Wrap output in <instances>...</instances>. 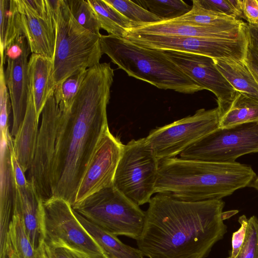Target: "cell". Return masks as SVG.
<instances>
[{
  "label": "cell",
  "instance_id": "38",
  "mask_svg": "<svg viewBox=\"0 0 258 258\" xmlns=\"http://www.w3.org/2000/svg\"><path fill=\"white\" fill-rule=\"evenodd\" d=\"M243 13L248 25L258 27V0H243Z\"/></svg>",
  "mask_w": 258,
  "mask_h": 258
},
{
  "label": "cell",
  "instance_id": "7",
  "mask_svg": "<svg viewBox=\"0 0 258 258\" xmlns=\"http://www.w3.org/2000/svg\"><path fill=\"white\" fill-rule=\"evenodd\" d=\"M160 161L146 138L124 145L113 185L138 206L149 203L155 193Z\"/></svg>",
  "mask_w": 258,
  "mask_h": 258
},
{
  "label": "cell",
  "instance_id": "40",
  "mask_svg": "<svg viewBox=\"0 0 258 258\" xmlns=\"http://www.w3.org/2000/svg\"><path fill=\"white\" fill-rule=\"evenodd\" d=\"M244 62L258 83V54L248 46Z\"/></svg>",
  "mask_w": 258,
  "mask_h": 258
},
{
  "label": "cell",
  "instance_id": "31",
  "mask_svg": "<svg viewBox=\"0 0 258 258\" xmlns=\"http://www.w3.org/2000/svg\"><path fill=\"white\" fill-rule=\"evenodd\" d=\"M130 21L142 24L157 23L163 21L152 13L135 2L128 0H105Z\"/></svg>",
  "mask_w": 258,
  "mask_h": 258
},
{
  "label": "cell",
  "instance_id": "33",
  "mask_svg": "<svg viewBox=\"0 0 258 258\" xmlns=\"http://www.w3.org/2000/svg\"><path fill=\"white\" fill-rule=\"evenodd\" d=\"M203 8L224 14L236 19H245L243 13V0H196Z\"/></svg>",
  "mask_w": 258,
  "mask_h": 258
},
{
  "label": "cell",
  "instance_id": "27",
  "mask_svg": "<svg viewBox=\"0 0 258 258\" xmlns=\"http://www.w3.org/2000/svg\"><path fill=\"white\" fill-rule=\"evenodd\" d=\"M93 10L101 28L109 35L124 38L133 22L126 18L105 0H87Z\"/></svg>",
  "mask_w": 258,
  "mask_h": 258
},
{
  "label": "cell",
  "instance_id": "24",
  "mask_svg": "<svg viewBox=\"0 0 258 258\" xmlns=\"http://www.w3.org/2000/svg\"><path fill=\"white\" fill-rule=\"evenodd\" d=\"M213 59L218 69L236 91L258 99V83L244 60Z\"/></svg>",
  "mask_w": 258,
  "mask_h": 258
},
{
  "label": "cell",
  "instance_id": "18",
  "mask_svg": "<svg viewBox=\"0 0 258 258\" xmlns=\"http://www.w3.org/2000/svg\"><path fill=\"white\" fill-rule=\"evenodd\" d=\"M16 1L23 34L31 52L52 59L55 44L54 20H47L38 16L24 0Z\"/></svg>",
  "mask_w": 258,
  "mask_h": 258
},
{
  "label": "cell",
  "instance_id": "17",
  "mask_svg": "<svg viewBox=\"0 0 258 258\" xmlns=\"http://www.w3.org/2000/svg\"><path fill=\"white\" fill-rule=\"evenodd\" d=\"M16 186L13 214L19 216L30 242L37 250L44 239L43 201L29 180L25 185Z\"/></svg>",
  "mask_w": 258,
  "mask_h": 258
},
{
  "label": "cell",
  "instance_id": "45",
  "mask_svg": "<svg viewBox=\"0 0 258 258\" xmlns=\"http://www.w3.org/2000/svg\"><path fill=\"white\" fill-rule=\"evenodd\" d=\"M38 258H47L41 244L38 248Z\"/></svg>",
  "mask_w": 258,
  "mask_h": 258
},
{
  "label": "cell",
  "instance_id": "10",
  "mask_svg": "<svg viewBox=\"0 0 258 258\" xmlns=\"http://www.w3.org/2000/svg\"><path fill=\"white\" fill-rule=\"evenodd\" d=\"M258 152V123L219 128L188 147L180 158L211 162L232 163Z\"/></svg>",
  "mask_w": 258,
  "mask_h": 258
},
{
  "label": "cell",
  "instance_id": "39",
  "mask_svg": "<svg viewBox=\"0 0 258 258\" xmlns=\"http://www.w3.org/2000/svg\"><path fill=\"white\" fill-rule=\"evenodd\" d=\"M12 168L16 185L23 186L26 185L28 180L25 175L20 164L13 153L12 157Z\"/></svg>",
  "mask_w": 258,
  "mask_h": 258
},
{
  "label": "cell",
  "instance_id": "11",
  "mask_svg": "<svg viewBox=\"0 0 258 258\" xmlns=\"http://www.w3.org/2000/svg\"><path fill=\"white\" fill-rule=\"evenodd\" d=\"M44 241L65 245L88 258H108L77 218L71 205L59 198L43 202Z\"/></svg>",
  "mask_w": 258,
  "mask_h": 258
},
{
  "label": "cell",
  "instance_id": "32",
  "mask_svg": "<svg viewBox=\"0 0 258 258\" xmlns=\"http://www.w3.org/2000/svg\"><path fill=\"white\" fill-rule=\"evenodd\" d=\"M65 1L71 14L80 25L94 34L101 35L100 24L88 1Z\"/></svg>",
  "mask_w": 258,
  "mask_h": 258
},
{
  "label": "cell",
  "instance_id": "29",
  "mask_svg": "<svg viewBox=\"0 0 258 258\" xmlns=\"http://www.w3.org/2000/svg\"><path fill=\"white\" fill-rule=\"evenodd\" d=\"M135 3L163 20L178 18L187 13L192 7L181 0H138Z\"/></svg>",
  "mask_w": 258,
  "mask_h": 258
},
{
  "label": "cell",
  "instance_id": "8",
  "mask_svg": "<svg viewBox=\"0 0 258 258\" xmlns=\"http://www.w3.org/2000/svg\"><path fill=\"white\" fill-rule=\"evenodd\" d=\"M219 128L218 107L198 110L193 115L151 130L145 138L159 161L176 157L188 147Z\"/></svg>",
  "mask_w": 258,
  "mask_h": 258
},
{
  "label": "cell",
  "instance_id": "41",
  "mask_svg": "<svg viewBox=\"0 0 258 258\" xmlns=\"http://www.w3.org/2000/svg\"><path fill=\"white\" fill-rule=\"evenodd\" d=\"M247 46L258 54V27L247 24Z\"/></svg>",
  "mask_w": 258,
  "mask_h": 258
},
{
  "label": "cell",
  "instance_id": "3",
  "mask_svg": "<svg viewBox=\"0 0 258 258\" xmlns=\"http://www.w3.org/2000/svg\"><path fill=\"white\" fill-rule=\"evenodd\" d=\"M255 176L250 166L237 162L165 159L160 161L155 193L190 202L220 200L248 186Z\"/></svg>",
  "mask_w": 258,
  "mask_h": 258
},
{
  "label": "cell",
  "instance_id": "2",
  "mask_svg": "<svg viewBox=\"0 0 258 258\" xmlns=\"http://www.w3.org/2000/svg\"><path fill=\"white\" fill-rule=\"evenodd\" d=\"M222 199L199 202L157 194L145 212L138 248L149 258H205L227 232Z\"/></svg>",
  "mask_w": 258,
  "mask_h": 258
},
{
  "label": "cell",
  "instance_id": "43",
  "mask_svg": "<svg viewBox=\"0 0 258 258\" xmlns=\"http://www.w3.org/2000/svg\"><path fill=\"white\" fill-rule=\"evenodd\" d=\"M238 212V211L237 210H232V211H227V212H223V220H224L225 219L229 218L230 217L236 214Z\"/></svg>",
  "mask_w": 258,
  "mask_h": 258
},
{
  "label": "cell",
  "instance_id": "12",
  "mask_svg": "<svg viewBox=\"0 0 258 258\" xmlns=\"http://www.w3.org/2000/svg\"><path fill=\"white\" fill-rule=\"evenodd\" d=\"M61 114L53 94L46 101L41 112V125L27 179L33 185L43 202L53 197L52 168Z\"/></svg>",
  "mask_w": 258,
  "mask_h": 258
},
{
  "label": "cell",
  "instance_id": "23",
  "mask_svg": "<svg viewBox=\"0 0 258 258\" xmlns=\"http://www.w3.org/2000/svg\"><path fill=\"white\" fill-rule=\"evenodd\" d=\"M74 212L80 222L108 258H144V255L139 248L124 244L116 236L104 231L78 213Z\"/></svg>",
  "mask_w": 258,
  "mask_h": 258
},
{
  "label": "cell",
  "instance_id": "30",
  "mask_svg": "<svg viewBox=\"0 0 258 258\" xmlns=\"http://www.w3.org/2000/svg\"><path fill=\"white\" fill-rule=\"evenodd\" d=\"M86 70L69 77L55 88L54 97L61 111L70 110L84 79Z\"/></svg>",
  "mask_w": 258,
  "mask_h": 258
},
{
  "label": "cell",
  "instance_id": "22",
  "mask_svg": "<svg viewBox=\"0 0 258 258\" xmlns=\"http://www.w3.org/2000/svg\"><path fill=\"white\" fill-rule=\"evenodd\" d=\"M219 128H225L248 123H258V99L236 91L226 105L218 107Z\"/></svg>",
  "mask_w": 258,
  "mask_h": 258
},
{
  "label": "cell",
  "instance_id": "37",
  "mask_svg": "<svg viewBox=\"0 0 258 258\" xmlns=\"http://www.w3.org/2000/svg\"><path fill=\"white\" fill-rule=\"evenodd\" d=\"M45 245L56 258H88L86 255L63 244Z\"/></svg>",
  "mask_w": 258,
  "mask_h": 258
},
{
  "label": "cell",
  "instance_id": "15",
  "mask_svg": "<svg viewBox=\"0 0 258 258\" xmlns=\"http://www.w3.org/2000/svg\"><path fill=\"white\" fill-rule=\"evenodd\" d=\"M165 52L195 82L215 94L217 107H223L233 99L236 91L218 69L213 58L190 53Z\"/></svg>",
  "mask_w": 258,
  "mask_h": 258
},
{
  "label": "cell",
  "instance_id": "26",
  "mask_svg": "<svg viewBox=\"0 0 258 258\" xmlns=\"http://www.w3.org/2000/svg\"><path fill=\"white\" fill-rule=\"evenodd\" d=\"M19 216L13 214L5 241V258H38Z\"/></svg>",
  "mask_w": 258,
  "mask_h": 258
},
{
  "label": "cell",
  "instance_id": "19",
  "mask_svg": "<svg viewBox=\"0 0 258 258\" xmlns=\"http://www.w3.org/2000/svg\"><path fill=\"white\" fill-rule=\"evenodd\" d=\"M0 152V235L5 237L13 215L17 191L12 163L13 140L9 130L1 132Z\"/></svg>",
  "mask_w": 258,
  "mask_h": 258
},
{
  "label": "cell",
  "instance_id": "42",
  "mask_svg": "<svg viewBox=\"0 0 258 258\" xmlns=\"http://www.w3.org/2000/svg\"><path fill=\"white\" fill-rule=\"evenodd\" d=\"M41 245L47 258H56L45 245L44 241L41 242Z\"/></svg>",
  "mask_w": 258,
  "mask_h": 258
},
{
  "label": "cell",
  "instance_id": "28",
  "mask_svg": "<svg viewBox=\"0 0 258 258\" xmlns=\"http://www.w3.org/2000/svg\"><path fill=\"white\" fill-rule=\"evenodd\" d=\"M178 22L202 26H219L238 23L241 20L206 10L196 0L192 1L191 9L186 14L174 19Z\"/></svg>",
  "mask_w": 258,
  "mask_h": 258
},
{
  "label": "cell",
  "instance_id": "5",
  "mask_svg": "<svg viewBox=\"0 0 258 258\" xmlns=\"http://www.w3.org/2000/svg\"><path fill=\"white\" fill-rule=\"evenodd\" d=\"M54 22L52 62L55 88L69 77L100 63V38L80 25L65 0L50 1Z\"/></svg>",
  "mask_w": 258,
  "mask_h": 258
},
{
  "label": "cell",
  "instance_id": "9",
  "mask_svg": "<svg viewBox=\"0 0 258 258\" xmlns=\"http://www.w3.org/2000/svg\"><path fill=\"white\" fill-rule=\"evenodd\" d=\"M123 38L145 48L237 61L245 59L247 48V31L235 39L149 34L130 31L126 32Z\"/></svg>",
  "mask_w": 258,
  "mask_h": 258
},
{
  "label": "cell",
  "instance_id": "44",
  "mask_svg": "<svg viewBox=\"0 0 258 258\" xmlns=\"http://www.w3.org/2000/svg\"><path fill=\"white\" fill-rule=\"evenodd\" d=\"M248 187H253L258 191V175H256Z\"/></svg>",
  "mask_w": 258,
  "mask_h": 258
},
{
  "label": "cell",
  "instance_id": "25",
  "mask_svg": "<svg viewBox=\"0 0 258 258\" xmlns=\"http://www.w3.org/2000/svg\"><path fill=\"white\" fill-rule=\"evenodd\" d=\"M24 35L16 0H0V48L1 62L5 51L14 41Z\"/></svg>",
  "mask_w": 258,
  "mask_h": 258
},
{
  "label": "cell",
  "instance_id": "6",
  "mask_svg": "<svg viewBox=\"0 0 258 258\" xmlns=\"http://www.w3.org/2000/svg\"><path fill=\"white\" fill-rule=\"evenodd\" d=\"M72 208L104 231L137 240L142 233L146 216L139 206L113 185L90 195Z\"/></svg>",
  "mask_w": 258,
  "mask_h": 258
},
{
  "label": "cell",
  "instance_id": "35",
  "mask_svg": "<svg viewBox=\"0 0 258 258\" xmlns=\"http://www.w3.org/2000/svg\"><path fill=\"white\" fill-rule=\"evenodd\" d=\"M4 63L1 62L0 68V127L1 132L9 130V116L11 102L7 87L4 74Z\"/></svg>",
  "mask_w": 258,
  "mask_h": 258
},
{
  "label": "cell",
  "instance_id": "1",
  "mask_svg": "<svg viewBox=\"0 0 258 258\" xmlns=\"http://www.w3.org/2000/svg\"><path fill=\"white\" fill-rule=\"evenodd\" d=\"M113 77L109 63L88 69L70 110L61 111L52 168V197L72 206L90 159L109 128L107 106Z\"/></svg>",
  "mask_w": 258,
  "mask_h": 258
},
{
  "label": "cell",
  "instance_id": "14",
  "mask_svg": "<svg viewBox=\"0 0 258 258\" xmlns=\"http://www.w3.org/2000/svg\"><path fill=\"white\" fill-rule=\"evenodd\" d=\"M123 147L124 144L107 128L90 159L77 191L74 205L90 195L113 185Z\"/></svg>",
  "mask_w": 258,
  "mask_h": 258
},
{
  "label": "cell",
  "instance_id": "13",
  "mask_svg": "<svg viewBox=\"0 0 258 258\" xmlns=\"http://www.w3.org/2000/svg\"><path fill=\"white\" fill-rule=\"evenodd\" d=\"M31 50L24 35L16 39L5 51V80L13 111L11 136L14 137L24 120L30 96L28 57Z\"/></svg>",
  "mask_w": 258,
  "mask_h": 258
},
{
  "label": "cell",
  "instance_id": "4",
  "mask_svg": "<svg viewBox=\"0 0 258 258\" xmlns=\"http://www.w3.org/2000/svg\"><path fill=\"white\" fill-rule=\"evenodd\" d=\"M103 53L131 77L158 88L192 94L204 89L191 79L165 51L145 48L113 35L100 38Z\"/></svg>",
  "mask_w": 258,
  "mask_h": 258
},
{
  "label": "cell",
  "instance_id": "20",
  "mask_svg": "<svg viewBox=\"0 0 258 258\" xmlns=\"http://www.w3.org/2000/svg\"><path fill=\"white\" fill-rule=\"evenodd\" d=\"M28 74L30 92L39 118L46 101L55 88L52 59L32 53L28 60Z\"/></svg>",
  "mask_w": 258,
  "mask_h": 258
},
{
  "label": "cell",
  "instance_id": "16",
  "mask_svg": "<svg viewBox=\"0 0 258 258\" xmlns=\"http://www.w3.org/2000/svg\"><path fill=\"white\" fill-rule=\"evenodd\" d=\"M247 26V24L241 20L238 23L219 26H202L172 19L149 24L133 22L132 28L127 31L149 34L235 39L246 32Z\"/></svg>",
  "mask_w": 258,
  "mask_h": 258
},
{
  "label": "cell",
  "instance_id": "36",
  "mask_svg": "<svg viewBox=\"0 0 258 258\" xmlns=\"http://www.w3.org/2000/svg\"><path fill=\"white\" fill-rule=\"evenodd\" d=\"M248 219L245 215L239 217L238 222L240 224L239 229L234 232L232 237V251L230 258H235L239 253L245 239Z\"/></svg>",
  "mask_w": 258,
  "mask_h": 258
},
{
  "label": "cell",
  "instance_id": "34",
  "mask_svg": "<svg viewBox=\"0 0 258 258\" xmlns=\"http://www.w3.org/2000/svg\"><path fill=\"white\" fill-rule=\"evenodd\" d=\"M235 258H258V219L255 216L248 220L244 242Z\"/></svg>",
  "mask_w": 258,
  "mask_h": 258
},
{
  "label": "cell",
  "instance_id": "21",
  "mask_svg": "<svg viewBox=\"0 0 258 258\" xmlns=\"http://www.w3.org/2000/svg\"><path fill=\"white\" fill-rule=\"evenodd\" d=\"M37 116L32 96H30L23 123L13 140V154L26 172L34 157L39 131Z\"/></svg>",
  "mask_w": 258,
  "mask_h": 258
}]
</instances>
